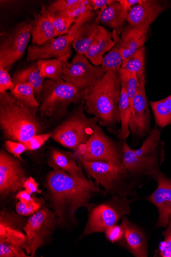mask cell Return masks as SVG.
Here are the masks:
<instances>
[{"label": "cell", "instance_id": "cell-1", "mask_svg": "<svg viewBox=\"0 0 171 257\" xmlns=\"http://www.w3.org/2000/svg\"><path fill=\"white\" fill-rule=\"evenodd\" d=\"M46 187L58 225L62 227L76 224L78 210L88 208L92 198L102 192L91 178H76L57 168L48 175Z\"/></svg>", "mask_w": 171, "mask_h": 257}, {"label": "cell", "instance_id": "cell-2", "mask_svg": "<svg viewBox=\"0 0 171 257\" xmlns=\"http://www.w3.org/2000/svg\"><path fill=\"white\" fill-rule=\"evenodd\" d=\"M119 72L111 71L81 91L84 109L98 123L110 127L120 122L119 101L121 92Z\"/></svg>", "mask_w": 171, "mask_h": 257}, {"label": "cell", "instance_id": "cell-3", "mask_svg": "<svg viewBox=\"0 0 171 257\" xmlns=\"http://www.w3.org/2000/svg\"><path fill=\"white\" fill-rule=\"evenodd\" d=\"M36 110L18 101L11 93L0 95V126L11 141L24 143L41 130Z\"/></svg>", "mask_w": 171, "mask_h": 257}, {"label": "cell", "instance_id": "cell-4", "mask_svg": "<svg viewBox=\"0 0 171 257\" xmlns=\"http://www.w3.org/2000/svg\"><path fill=\"white\" fill-rule=\"evenodd\" d=\"M161 131L157 126L151 131L142 146L137 150L123 143V165L132 178L138 183L139 179L149 177L159 170L163 162V150L160 148Z\"/></svg>", "mask_w": 171, "mask_h": 257}, {"label": "cell", "instance_id": "cell-5", "mask_svg": "<svg viewBox=\"0 0 171 257\" xmlns=\"http://www.w3.org/2000/svg\"><path fill=\"white\" fill-rule=\"evenodd\" d=\"M89 178H92L106 192L113 196L137 199L138 183L124 166L103 161L80 162Z\"/></svg>", "mask_w": 171, "mask_h": 257}, {"label": "cell", "instance_id": "cell-6", "mask_svg": "<svg viewBox=\"0 0 171 257\" xmlns=\"http://www.w3.org/2000/svg\"><path fill=\"white\" fill-rule=\"evenodd\" d=\"M81 91L63 81L57 82L47 79L44 83L39 107L42 117L61 119L68 113L72 104L81 103Z\"/></svg>", "mask_w": 171, "mask_h": 257}, {"label": "cell", "instance_id": "cell-7", "mask_svg": "<svg viewBox=\"0 0 171 257\" xmlns=\"http://www.w3.org/2000/svg\"><path fill=\"white\" fill-rule=\"evenodd\" d=\"M84 102L73 110L67 118L52 133V138L63 147L77 150L86 143L97 125L98 120L88 118L84 113Z\"/></svg>", "mask_w": 171, "mask_h": 257}, {"label": "cell", "instance_id": "cell-8", "mask_svg": "<svg viewBox=\"0 0 171 257\" xmlns=\"http://www.w3.org/2000/svg\"><path fill=\"white\" fill-rule=\"evenodd\" d=\"M135 198L113 196L109 200L93 207L89 211L88 220L82 236L105 232L120 219L131 213L130 205Z\"/></svg>", "mask_w": 171, "mask_h": 257}, {"label": "cell", "instance_id": "cell-9", "mask_svg": "<svg viewBox=\"0 0 171 257\" xmlns=\"http://www.w3.org/2000/svg\"><path fill=\"white\" fill-rule=\"evenodd\" d=\"M123 143L114 142L97 125L88 141L81 145L73 156L79 162L103 161L123 166Z\"/></svg>", "mask_w": 171, "mask_h": 257}, {"label": "cell", "instance_id": "cell-10", "mask_svg": "<svg viewBox=\"0 0 171 257\" xmlns=\"http://www.w3.org/2000/svg\"><path fill=\"white\" fill-rule=\"evenodd\" d=\"M96 14L97 12H89L79 17L67 35L49 40L41 45H33L29 47L27 60L31 62L70 57L72 53L71 45L78 30L84 23L92 21L97 15Z\"/></svg>", "mask_w": 171, "mask_h": 257}, {"label": "cell", "instance_id": "cell-11", "mask_svg": "<svg viewBox=\"0 0 171 257\" xmlns=\"http://www.w3.org/2000/svg\"><path fill=\"white\" fill-rule=\"evenodd\" d=\"M32 21L24 20L2 34L0 41V67L9 72L21 60L32 36Z\"/></svg>", "mask_w": 171, "mask_h": 257}, {"label": "cell", "instance_id": "cell-12", "mask_svg": "<svg viewBox=\"0 0 171 257\" xmlns=\"http://www.w3.org/2000/svg\"><path fill=\"white\" fill-rule=\"evenodd\" d=\"M57 225L56 213L47 208L39 210L33 214L24 227L27 241L23 248L27 253L35 256L38 249L53 234Z\"/></svg>", "mask_w": 171, "mask_h": 257}, {"label": "cell", "instance_id": "cell-13", "mask_svg": "<svg viewBox=\"0 0 171 257\" xmlns=\"http://www.w3.org/2000/svg\"><path fill=\"white\" fill-rule=\"evenodd\" d=\"M105 72L102 66H95L84 55L78 54L64 68L62 79L80 91L101 78Z\"/></svg>", "mask_w": 171, "mask_h": 257}, {"label": "cell", "instance_id": "cell-14", "mask_svg": "<svg viewBox=\"0 0 171 257\" xmlns=\"http://www.w3.org/2000/svg\"><path fill=\"white\" fill-rule=\"evenodd\" d=\"M27 180L21 163L2 150L0 153V194L4 198L23 188Z\"/></svg>", "mask_w": 171, "mask_h": 257}, {"label": "cell", "instance_id": "cell-15", "mask_svg": "<svg viewBox=\"0 0 171 257\" xmlns=\"http://www.w3.org/2000/svg\"><path fill=\"white\" fill-rule=\"evenodd\" d=\"M150 177L154 179L158 185L156 190L146 200L157 208L158 219L156 227H165L171 215V179L159 170L152 173Z\"/></svg>", "mask_w": 171, "mask_h": 257}, {"label": "cell", "instance_id": "cell-16", "mask_svg": "<svg viewBox=\"0 0 171 257\" xmlns=\"http://www.w3.org/2000/svg\"><path fill=\"white\" fill-rule=\"evenodd\" d=\"M139 82L134 99V113L130 120L129 128L133 136L143 138L147 137L151 132V114L145 95L146 76H143Z\"/></svg>", "mask_w": 171, "mask_h": 257}, {"label": "cell", "instance_id": "cell-17", "mask_svg": "<svg viewBox=\"0 0 171 257\" xmlns=\"http://www.w3.org/2000/svg\"><path fill=\"white\" fill-rule=\"evenodd\" d=\"M150 26L139 25L127 26L122 29L120 38L116 30L112 33V38L121 51L123 60L135 53L147 39V33Z\"/></svg>", "mask_w": 171, "mask_h": 257}, {"label": "cell", "instance_id": "cell-18", "mask_svg": "<svg viewBox=\"0 0 171 257\" xmlns=\"http://www.w3.org/2000/svg\"><path fill=\"white\" fill-rule=\"evenodd\" d=\"M171 9V3L158 0H143L129 10L126 21L128 25L150 26L156 19L164 11Z\"/></svg>", "mask_w": 171, "mask_h": 257}, {"label": "cell", "instance_id": "cell-19", "mask_svg": "<svg viewBox=\"0 0 171 257\" xmlns=\"http://www.w3.org/2000/svg\"><path fill=\"white\" fill-rule=\"evenodd\" d=\"M121 224L124 229V236L119 243L134 256H148V241L141 228L124 217Z\"/></svg>", "mask_w": 171, "mask_h": 257}, {"label": "cell", "instance_id": "cell-20", "mask_svg": "<svg viewBox=\"0 0 171 257\" xmlns=\"http://www.w3.org/2000/svg\"><path fill=\"white\" fill-rule=\"evenodd\" d=\"M112 38V33L105 28L98 26V32L85 55L94 65H101L105 54L111 51L115 45Z\"/></svg>", "mask_w": 171, "mask_h": 257}, {"label": "cell", "instance_id": "cell-21", "mask_svg": "<svg viewBox=\"0 0 171 257\" xmlns=\"http://www.w3.org/2000/svg\"><path fill=\"white\" fill-rule=\"evenodd\" d=\"M128 12L122 8L120 3L112 0L105 9L98 11L97 16L94 20L96 25L99 23L116 31L120 35L124 27Z\"/></svg>", "mask_w": 171, "mask_h": 257}, {"label": "cell", "instance_id": "cell-22", "mask_svg": "<svg viewBox=\"0 0 171 257\" xmlns=\"http://www.w3.org/2000/svg\"><path fill=\"white\" fill-rule=\"evenodd\" d=\"M12 78L15 85L29 84L32 86L35 90L36 98L40 104L45 79L40 73L37 61L15 72Z\"/></svg>", "mask_w": 171, "mask_h": 257}, {"label": "cell", "instance_id": "cell-23", "mask_svg": "<svg viewBox=\"0 0 171 257\" xmlns=\"http://www.w3.org/2000/svg\"><path fill=\"white\" fill-rule=\"evenodd\" d=\"M32 25L33 45H41L47 41L58 37L51 18L43 10L35 15Z\"/></svg>", "mask_w": 171, "mask_h": 257}, {"label": "cell", "instance_id": "cell-24", "mask_svg": "<svg viewBox=\"0 0 171 257\" xmlns=\"http://www.w3.org/2000/svg\"><path fill=\"white\" fill-rule=\"evenodd\" d=\"M98 32V25L94 21H88L84 23L78 30L72 42L73 49L78 54L85 55Z\"/></svg>", "mask_w": 171, "mask_h": 257}, {"label": "cell", "instance_id": "cell-25", "mask_svg": "<svg viewBox=\"0 0 171 257\" xmlns=\"http://www.w3.org/2000/svg\"><path fill=\"white\" fill-rule=\"evenodd\" d=\"M69 56L60 59L38 60L37 63L42 76L57 82L64 81L62 76Z\"/></svg>", "mask_w": 171, "mask_h": 257}, {"label": "cell", "instance_id": "cell-26", "mask_svg": "<svg viewBox=\"0 0 171 257\" xmlns=\"http://www.w3.org/2000/svg\"><path fill=\"white\" fill-rule=\"evenodd\" d=\"M53 160L59 169L71 176L79 178H85L81 165L77 160L70 153L65 154L60 151L55 150L52 154Z\"/></svg>", "mask_w": 171, "mask_h": 257}, {"label": "cell", "instance_id": "cell-27", "mask_svg": "<svg viewBox=\"0 0 171 257\" xmlns=\"http://www.w3.org/2000/svg\"><path fill=\"white\" fill-rule=\"evenodd\" d=\"M119 113L121 128L117 138L121 140V142H124L131 133L129 124L132 114L126 90L123 87H121V89L119 101Z\"/></svg>", "mask_w": 171, "mask_h": 257}, {"label": "cell", "instance_id": "cell-28", "mask_svg": "<svg viewBox=\"0 0 171 257\" xmlns=\"http://www.w3.org/2000/svg\"><path fill=\"white\" fill-rule=\"evenodd\" d=\"M27 241L26 235L12 227L8 221L1 217L0 222V242H7L23 248Z\"/></svg>", "mask_w": 171, "mask_h": 257}, {"label": "cell", "instance_id": "cell-29", "mask_svg": "<svg viewBox=\"0 0 171 257\" xmlns=\"http://www.w3.org/2000/svg\"><path fill=\"white\" fill-rule=\"evenodd\" d=\"M145 48L142 46L133 55L123 60L121 68L136 73L139 81L145 75Z\"/></svg>", "mask_w": 171, "mask_h": 257}, {"label": "cell", "instance_id": "cell-30", "mask_svg": "<svg viewBox=\"0 0 171 257\" xmlns=\"http://www.w3.org/2000/svg\"><path fill=\"white\" fill-rule=\"evenodd\" d=\"M156 126L164 127L171 124V95L156 102H150Z\"/></svg>", "mask_w": 171, "mask_h": 257}, {"label": "cell", "instance_id": "cell-31", "mask_svg": "<svg viewBox=\"0 0 171 257\" xmlns=\"http://www.w3.org/2000/svg\"><path fill=\"white\" fill-rule=\"evenodd\" d=\"M10 93L18 101L32 109L36 110L40 107V104L36 98L34 89L29 84L16 85Z\"/></svg>", "mask_w": 171, "mask_h": 257}, {"label": "cell", "instance_id": "cell-32", "mask_svg": "<svg viewBox=\"0 0 171 257\" xmlns=\"http://www.w3.org/2000/svg\"><path fill=\"white\" fill-rule=\"evenodd\" d=\"M119 76L121 86L124 87L126 90L133 115L134 113V99L139 84L136 74L129 72L124 69L120 68L119 72Z\"/></svg>", "mask_w": 171, "mask_h": 257}, {"label": "cell", "instance_id": "cell-33", "mask_svg": "<svg viewBox=\"0 0 171 257\" xmlns=\"http://www.w3.org/2000/svg\"><path fill=\"white\" fill-rule=\"evenodd\" d=\"M84 2V0H56L43 6L42 10L47 15H54L77 8Z\"/></svg>", "mask_w": 171, "mask_h": 257}, {"label": "cell", "instance_id": "cell-34", "mask_svg": "<svg viewBox=\"0 0 171 257\" xmlns=\"http://www.w3.org/2000/svg\"><path fill=\"white\" fill-rule=\"evenodd\" d=\"M123 58L119 47L115 45L103 59L102 67L106 73L113 71L119 72Z\"/></svg>", "mask_w": 171, "mask_h": 257}, {"label": "cell", "instance_id": "cell-35", "mask_svg": "<svg viewBox=\"0 0 171 257\" xmlns=\"http://www.w3.org/2000/svg\"><path fill=\"white\" fill-rule=\"evenodd\" d=\"M50 16L52 21L53 24L58 36H63L68 34L70 28L73 25V23L77 20V19H76L62 16Z\"/></svg>", "mask_w": 171, "mask_h": 257}, {"label": "cell", "instance_id": "cell-36", "mask_svg": "<svg viewBox=\"0 0 171 257\" xmlns=\"http://www.w3.org/2000/svg\"><path fill=\"white\" fill-rule=\"evenodd\" d=\"M0 256L27 257L29 256L24 252L22 248L7 242H0Z\"/></svg>", "mask_w": 171, "mask_h": 257}, {"label": "cell", "instance_id": "cell-37", "mask_svg": "<svg viewBox=\"0 0 171 257\" xmlns=\"http://www.w3.org/2000/svg\"><path fill=\"white\" fill-rule=\"evenodd\" d=\"M40 206V204L32 198L30 201L27 203H22L19 201L16 205V211L20 215H32L39 211Z\"/></svg>", "mask_w": 171, "mask_h": 257}, {"label": "cell", "instance_id": "cell-38", "mask_svg": "<svg viewBox=\"0 0 171 257\" xmlns=\"http://www.w3.org/2000/svg\"><path fill=\"white\" fill-rule=\"evenodd\" d=\"M166 227L164 233V240L159 246V254L162 257H171V215Z\"/></svg>", "mask_w": 171, "mask_h": 257}, {"label": "cell", "instance_id": "cell-39", "mask_svg": "<svg viewBox=\"0 0 171 257\" xmlns=\"http://www.w3.org/2000/svg\"><path fill=\"white\" fill-rule=\"evenodd\" d=\"M52 137V133L37 135L28 140V142L23 144L26 146L28 150L35 151L42 147Z\"/></svg>", "mask_w": 171, "mask_h": 257}, {"label": "cell", "instance_id": "cell-40", "mask_svg": "<svg viewBox=\"0 0 171 257\" xmlns=\"http://www.w3.org/2000/svg\"><path fill=\"white\" fill-rule=\"evenodd\" d=\"M8 71L0 67V95H4L8 90L10 91L15 87Z\"/></svg>", "mask_w": 171, "mask_h": 257}, {"label": "cell", "instance_id": "cell-41", "mask_svg": "<svg viewBox=\"0 0 171 257\" xmlns=\"http://www.w3.org/2000/svg\"><path fill=\"white\" fill-rule=\"evenodd\" d=\"M105 232L107 239L113 243L119 242L124 236V229L121 224L113 225Z\"/></svg>", "mask_w": 171, "mask_h": 257}, {"label": "cell", "instance_id": "cell-42", "mask_svg": "<svg viewBox=\"0 0 171 257\" xmlns=\"http://www.w3.org/2000/svg\"><path fill=\"white\" fill-rule=\"evenodd\" d=\"M7 151L13 154L15 158L22 160L21 155L28 150L27 148L23 143L15 142L9 140L6 143Z\"/></svg>", "mask_w": 171, "mask_h": 257}, {"label": "cell", "instance_id": "cell-43", "mask_svg": "<svg viewBox=\"0 0 171 257\" xmlns=\"http://www.w3.org/2000/svg\"><path fill=\"white\" fill-rule=\"evenodd\" d=\"M23 188L31 194L35 193H41V191L38 189V183L32 177L27 179L24 182Z\"/></svg>", "mask_w": 171, "mask_h": 257}, {"label": "cell", "instance_id": "cell-44", "mask_svg": "<svg viewBox=\"0 0 171 257\" xmlns=\"http://www.w3.org/2000/svg\"><path fill=\"white\" fill-rule=\"evenodd\" d=\"M112 1V0H89V3L94 11H96L105 9Z\"/></svg>", "mask_w": 171, "mask_h": 257}, {"label": "cell", "instance_id": "cell-45", "mask_svg": "<svg viewBox=\"0 0 171 257\" xmlns=\"http://www.w3.org/2000/svg\"><path fill=\"white\" fill-rule=\"evenodd\" d=\"M31 195V194L25 190L19 192L16 198L22 203H27L32 200Z\"/></svg>", "mask_w": 171, "mask_h": 257}]
</instances>
